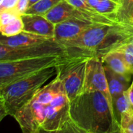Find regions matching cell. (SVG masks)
Segmentation results:
<instances>
[{"instance_id": "cell-24", "label": "cell", "mask_w": 133, "mask_h": 133, "mask_svg": "<svg viewBox=\"0 0 133 133\" xmlns=\"http://www.w3.org/2000/svg\"><path fill=\"white\" fill-rule=\"evenodd\" d=\"M21 15L17 14V12L14 10H5L0 12V28H2L7 24L12 22L15 19L20 17Z\"/></svg>"}, {"instance_id": "cell-13", "label": "cell", "mask_w": 133, "mask_h": 133, "mask_svg": "<svg viewBox=\"0 0 133 133\" xmlns=\"http://www.w3.org/2000/svg\"><path fill=\"white\" fill-rule=\"evenodd\" d=\"M103 66L107 78L110 93L112 99L114 100L117 96L128 90L133 80V75H120L115 73L105 65H103Z\"/></svg>"}, {"instance_id": "cell-32", "label": "cell", "mask_w": 133, "mask_h": 133, "mask_svg": "<svg viewBox=\"0 0 133 133\" xmlns=\"http://www.w3.org/2000/svg\"><path fill=\"white\" fill-rule=\"evenodd\" d=\"M114 1H115V2H117V3H118L120 4V0H114Z\"/></svg>"}, {"instance_id": "cell-17", "label": "cell", "mask_w": 133, "mask_h": 133, "mask_svg": "<svg viewBox=\"0 0 133 133\" xmlns=\"http://www.w3.org/2000/svg\"><path fill=\"white\" fill-rule=\"evenodd\" d=\"M114 104V114L116 121L119 124L121 117L124 114L133 112V108L130 103L128 97L127 91L117 96L113 100Z\"/></svg>"}, {"instance_id": "cell-11", "label": "cell", "mask_w": 133, "mask_h": 133, "mask_svg": "<svg viewBox=\"0 0 133 133\" xmlns=\"http://www.w3.org/2000/svg\"><path fill=\"white\" fill-rule=\"evenodd\" d=\"M44 16L53 24H56L70 19H76L90 23L89 19L85 14L75 9L66 0H62Z\"/></svg>"}, {"instance_id": "cell-23", "label": "cell", "mask_w": 133, "mask_h": 133, "mask_svg": "<svg viewBox=\"0 0 133 133\" xmlns=\"http://www.w3.org/2000/svg\"><path fill=\"white\" fill-rule=\"evenodd\" d=\"M119 126L121 133H133V112L122 114Z\"/></svg>"}, {"instance_id": "cell-25", "label": "cell", "mask_w": 133, "mask_h": 133, "mask_svg": "<svg viewBox=\"0 0 133 133\" xmlns=\"http://www.w3.org/2000/svg\"><path fill=\"white\" fill-rule=\"evenodd\" d=\"M18 2L19 0H3L1 5H0V12L15 10Z\"/></svg>"}, {"instance_id": "cell-9", "label": "cell", "mask_w": 133, "mask_h": 133, "mask_svg": "<svg viewBox=\"0 0 133 133\" xmlns=\"http://www.w3.org/2000/svg\"><path fill=\"white\" fill-rule=\"evenodd\" d=\"M91 25L90 23L76 19L66 20L55 24L54 39L59 44L72 41L83 34Z\"/></svg>"}, {"instance_id": "cell-29", "label": "cell", "mask_w": 133, "mask_h": 133, "mask_svg": "<svg viewBox=\"0 0 133 133\" xmlns=\"http://www.w3.org/2000/svg\"><path fill=\"white\" fill-rule=\"evenodd\" d=\"M106 133H121V129H120V126L118 124L114 125L113 127L110 128V129L106 132Z\"/></svg>"}, {"instance_id": "cell-28", "label": "cell", "mask_w": 133, "mask_h": 133, "mask_svg": "<svg viewBox=\"0 0 133 133\" xmlns=\"http://www.w3.org/2000/svg\"><path fill=\"white\" fill-rule=\"evenodd\" d=\"M127 94H128V99L130 101V103L133 108V80H132L130 86L128 87V89L127 90Z\"/></svg>"}, {"instance_id": "cell-30", "label": "cell", "mask_w": 133, "mask_h": 133, "mask_svg": "<svg viewBox=\"0 0 133 133\" xmlns=\"http://www.w3.org/2000/svg\"><path fill=\"white\" fill-rule=\"evenodd\" d=\"M38 1V0H28V7H30L31 6H32L33 4H35Z\"/></svg>"}, {"instance_id": "cell-19", "label": "cell", "mask_w": 133, "mask_h": 133, "mask_svg": "<svg viewBox=\"0 0 133 133\" xmlns=\"http://www.w3.org/2000/svg\"><path fill=\"white\" fill-rule=\"evenodd\" d=\"M33 133H87V132L82 128H81L79 126H78L71 118L59 128L52 129V130H46L39 128Z\"/></svg>"}, {"instance_id": "cell-5", "label": "cell", "mask_w": 133, "mask_h": 133, "mask_svg": "<svg viewBox=\"0 0 133 133\" xmlns=\"http://www.w3.org/2000/svg\"><path fill=\"white\" fill-rule=\"evenodd\" d=\"M66 59L63 56H48L0 62V91L41 70L57 66Z\"/></svg>"}, {"instance_id": "cell-36", "label": "cell", "mask_w": 133, "mask_h": 133, "mask_svg": "<svg viewBox=\"0 0 133 133\" xmlns=\"http://www.w3.org/2000/svg\"></svg>"}, {"instance_id": "cell-1", "label": "cell", "mask_w": 133, "mask_h": 133, "mask_svg": "<svg viewBox=\"0 0 133 133\" xmlns=\"http://www.w3.org/2000/svg\"><path fill=\"white\" fill-rule=\"evenodd\" d=\"M133 38V24L117 22L92 24L78 38L63 43L68 59H102L109 52Z\"/></svg>"}, {"instance_id": "cell-21", "label": "cell", "mask_w": 133, "mask_h": 133, "mask_svg": "<svg viewBox=\"0 0 133 133\" xmlns=\"http://www.w3.org/2000/svg\"><path fill=\"white\" fill-rule=\"evenodd\" d=\"M24 31V24L21 16L6 25L0 28V34L4 36H14Z\"/></svg>"}, {"instance_id": "cell-4", "label": "cell", "mask_w": 133, "mask_h": 133, "mask_svg": "<svg viewBox=\"0 0 133 133\" xmlns=\"http://www.w3.org/2000/svg\"><path fill=\"white\" fill-rule=\"evenodd\" d=\"M57 74L56 66L45 68L33 75L17 81L0 91L8 114H14L24 107L34 95Z\"/></svg>"}, {"instance_id": "cell-8", "label": "cell", "mask_w": 133, "mask_h": 133, "mask_svg": "<svg viewBox=\"0 0 133 133\" xmlns=\"http://www.w3.org/2000/svg\"><path fill=\"white\" fill-rule=\"evenodd\" d=\"M102 92L107 99L114 114L113 99L110 93L103 63L101 59L97 57L89 58L86 60L85 76L82 92Z\"/></svg>"}, {"instance_id": "cell-34", "label": "cell", "mask_w": 133, "mask_h": 133, "mask_svg": "<svg viewBox=\"0 0 133 133\" xmlns=\"http://www.w3.org/2000/svg\"><path fill=\"white\" fill-rule=\"evenodd\" d=\"M132 42H133V38H132Z\"/></svg>"}, {"instance_id": "cell-7", "label": "cell", "mask_w": 133, "mask_h": 133, "mask_svg": "<svg viewBox=\"0 0 133 133\" xmlns=\"http://www.w3.org/2000/svg\"><path fill=\"white\" fill-rule=\"evenodd\" d=\"M48 56H66L65 47L56 40L30 47H14L0 44V62Z\"/></svg>"}, {"instance_id": "cell-12", "label": "cell", "mask_w": 133, "mask_h": 133, "mask_svg": "<svg viewBox=\"0 0 133 133\" xmlns=\"http://www.w3.org/2000/svg\"><path fill=\"white\" fill-rule=\"evenodd\" d=\"M55 40L52 38L41 36L28 32H21L14 36H4L0 34V44L14 47H30L42 45Z\"/></svg>"}, {"instance_id": "cell-26", "label": "cell", "mask_w": 133, "mask_h": 133, "mask_svg": "<svg viewBox=\"0 0 133 133\" xmlns=\"http://www.w3.org/2000/svg\"><path fill=\"white\" fill-rule=\"evenodd\" d=\"M28 8V0H19V2L15 8V10L21 16L24 14Z\"/></svg>"}, {"instance_id": "cell-10", "label": "cell", "mask_w": 133, "mask_h": 133, "mask_svg": "<svg viewBox=\"0 0 133 133\" xmlns=\"http://www.w3.org/2000/svg\"><path fill=\"white\" fill-rule=\"evenodd\" d=\"M21 19L24 32L54 38L55 24L50 22L45 16L24 14L21 15Z\"/></svg>"}, {"instance_id": "cell-22", "label": "cell", "mask_w": 133, "mask_h": 133, "mask_svg": "<svg viewBox=\"0 0 133 133\" xmlns=\"http://www.w3.org/2000/svg\"><path fill=\"white\" fill-rule=\"evenodd\" d=\"M115 49L122 53L125 63H127L131 71L133 73V42H132V39L131 41L120 45L119 47H117Z\"/></svg>"}, {"instance_id": "cell-33", "label": "cell", "mask_w": 133, "mask_h": 133, "mask_svg": "<svg viewBox=\"0 0 133 133\" xmlns=\"http://www.w3.org/2000/svg\"><path fill=\"white\" fill-rule=\"evenodd\" d=\"M2 2H3V0H0V5H1V3H2Z\"/></svg>"}, {"instance_id": "cell-3", "label": "cell", "mask_w": 133, "mask_h": 133, "mask_svg": "<svg viewBox=\"0 0 133 133\" xmlns=\"http://www.w3.org/2000/svg\"><path fill=\"white\" fill-rule=\"evenodd\" d=\"M63 89L62 82L56 75L14 114V117L18 122L22 133H33L42 126L49 104Z\"/></svg>"}, {"instance_id": "cell-6", "label": "cell", "mask_w": 133, "mask_h": 133, "mask_svg": "<svg viewBox=\"0 0 133 133\" xmlns=\"http://www.w3.org/2000/svg\"><path fill=\"white\" fill-rule=\"evenodd\" d=\"M87 59H66L58 65L57 76L59 78L70 101L83 92Z\"/></svg>"}, {"instance_id": "cell-2", "label": "cell", "mask_w": 133, "mask_h": 133, "mask_svg": "<svg viewBox=\"0 0 133 133\" xmlns=\"http://www.w3.org/2000/svg\"><path fill=\"white\" fill-rule=\"evenodd\" d=\"M70 116L87 133H106L119 125L107 99L100 92H82L70 101Z\"/></svg>"}, {"instance_id": "cell-18", "label": "cell", "mask_w": 133, "mask_h": 133, "mask_svg": "<svg viewBox=\"0 0 133 133\" xmlns=\"http://www.w3.org/2000/svg\"><path fill=\"white\" fill-rule=\"evenodd\" d=\"M61 1L62 0H38L35 4L28 7L25 14L44 16L47 12H49Z\"/></svg>"}, {"instance_id": "cell-15", "label": "cell", "mask_w": 133, "mask_h": 133, "mask_svg": "<svg viewBox=\"0 0 133 133\" xmlns=\"http://www.w3.org/2000/svg\"><path fill=\"white\" fill-rule=\"evenodd\" d=\"M101 60L103 65L107 66L115 73L125 75H133L125 63L122 53L116 49L107 53L102 57Z\"/></svg>"}, {"instance_id": "cell-16", "label": "cell", "mask_w": 133, "mask_h": 133, "mask_svg": "<svg viewBox=\"0 0 133 133\" xmlns=\"http://www.w3.org/2000/svg\"><path fill=\"white\" fill-rule=\"evenodd\" d=\"M98 13L117 20L120 4L114 0H86Z\"/></svg>"}, {"instance_id": "cell-35", "label": "cell", "mask_w": 133, "mask_h": 133, "mask_svg": "<svg viewBox=\"0 0 133 133\" xmlns=\"http://www.w3.org/2000/svg\"><path fill=\"white\" fill-rule=\"evenodd\" d=\"M0 96H1V95H0Z\"/></svg>"}, {"instance_id": "cell-20", "label": "cell", "mask_w": 133, "mask_h": 133, "mask_svg": "<svg viewBox=\"0 0 133 133\" xmlns=\"http://www.w3.org/2000/svg\"><path fill=\"white\" fill-rule=\"evenodd\" d=\"M133 17V0H120V9L117 14L119 22L129 23Z\"/></svg>"}, {"instance_id": "cell-27", "label": "cell", "mask_w": 133, "mask_h": 133, "mask_svg": "<svg viewBox=\"0 0 133 133\" xmlns=\"http://www.w3.org/2000/svg\"><path fill=\"white\" fill-rule=\"evenodd\" d=\"M9 115L7 110L6 108V106L4 104L3 99H2V97L0 96V122H1L6 116Z\"/></svg>"}, {"instance_id": "cell-31", "label": "cell", "mask_w": 133, "mask_h": 133, "mask_svg": "<svg viewBox=\"0 0 133 133\" xmlns=\"http://www.w3.org/2000/svg\"><path fill=\"white\" fill-rule=\"evenodd\" d=\"M129 24H133V17H131V19L130 20V21H129Z\"/></svg>"}, {"instance_id": "cell-14", "label": "cell", "mask_w": 133, "mask_h": 133, "mask_svg": "<svg viewBox=\"0 0 133 133\" xmlns=\"http://www.w3.org/2000/svg\"><path fill=\"white\" fill-rule=\"evenodd\" d=\"M66 1L75 9L85 14L89 19L90 23L92 24H111L119 22L114 18L98 13L89 5L86 0H66Z\"/></svg>"}]
</instances>
